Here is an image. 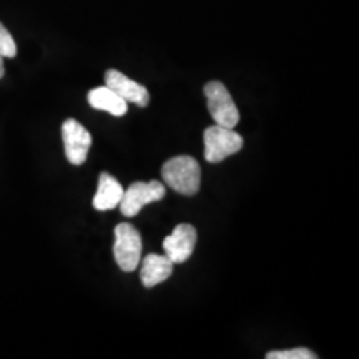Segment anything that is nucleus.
Returning <instances> with one entry per match:
<instances>
[{"instance_id": "nucleus-1", "label": "nucleus", "mask_w": 359, "mask_h": 359, "mask_svg": "<svg viewBox=\"0 0 359 359\" xmlns=\"http://www.w3.org/2000/svg\"><path fill=\"white\" fill-rule=\"evenodd\" d=\"M161 177L165 183L180 195L193 196L200 190L201 168L193 156L180 155L165 161Z\"/></svg>"}, {"instance_id": "nucleus-2", "label": "nucleus", "mask_w": 359, "mask_h": 359, "mask_svg": "<svg viewBox=\"0 0 359 359\" xmlns=\"http://www.w3.org/2000/svg\"><path fill=\"white\" fill-rule=\"evenodd\" d=\"M205 142V160L210 163H219L228 156L238 154L243 147V138L233 128L213 125L203 133Z\"/></svg>"}, {"instance_id": "nucleus-3", "label": "nucleus", "mask_w": 359, "mask_h": 359, "mask_svg": "<svg viewBox=\"0 0 359 359\" xmlns=\"http://www.w3.org/2000/svg\"><path fill=\"white\" fill-rule=\"evenodd\" d=\"M114 257L122 271L130 273L137 269L142 258V236L133 224H116Z\"/></svg>"}, {"instance_id": "nucleus-4", "label": "nucleus", "mask_w": 359, "mask_h": 359, "mask_svg": "<svg viewBox=\"0 0 359 359\" xmlns=\"http://www.w3.org/2000/svg\"><path fill=\"white\" fill-rule=\"evenodd\" d=\"M210 114L215 123L226 128H235L240 122V111H238L235 100L222 82H208L203 87Z\"/></svg>"}, {"instance_id": "nucleus-5", "label": "nucleus", "mask_w": 359, "mask_h": 359, "mask_svg": "<svg viewBox=\"0 0 359 359\" xmlns=\"http://www.w3.org/2000/svg\"><path fill=\"white\" fill-rule=\"evenodd\" d=\"M165 185L156 182H135L127 190H123L122 201H120V212L123 217L132 218L135 215L140 213V210L148 203L160 201L165 196Z\"/></svg>"}, {"instance_id": "nucleus-6", "label": "nucleus", "mask_w": 359, "mask_h": 359, "mask_svg": "<svg viewBox=\"0 0 359 359\" xmlns=\"http://www.w3.org/2000/svg\"><path fill=\"white\" fill-rule=\"evenodd\" d=\"M62 138H64L65 156L75 167H80L87 161L92 135L77 120L69 118L62 125Z\"/></svg>"}, {"instance_id": "nucleus-7", "label": "nucleus", "mask_w": 359, "mask_h": 359, "mask_svg": "<svg viewBox=\"0 0 359 359\" xmlns=\"http://www.w3.org/2000/svg\"><path fill=\"white\" fill-rule=\"evenodd\" d=\"M196 245V230L193 224L182 223L175 226L173 233L163 240L165 257L173 264L190 259Z\"/></svg>"}, {"instance_id": "nucleus-8", "label": "nucleus", "mask_w": 359, "mask_h": 359, "mask_svg": "<svg viewBox=\"0 0 359 359\" xmlns=\"http://www.w3.org/2000/svg\"><path fill=\"white\" fill-rule=\"evenodd\" d=\"M105 85L110 87L118 97H122L125 102L135 103L138 107H147L150 103V93L142 83L128 79L127 75L118 70H107Z\"/></svg>"}, {"instance_id": "nucleus-9", "label": "nucleus", "mask_w": 359, "mask_h": 359, "mask_svg": "<svg viewBox=\"0 0 359 359\" xmlns=\"http://www.w3.org/2000/svg\"><path fill=\"white\" fill-rule=\"evenodd\" d=\"M123 196V187L110 173H100L98 177V188L93 196V208L98 212H109L120 205Z\"/></svg>"}, {"instance_id": "nucleus-10", "label": "nucleus", "mask_w": 359, "mask_h": 359, "mask_svg": "<svg viewBox=\"0 0 359 359\" xmlns=\"http://www.w3.org/2000/svg\"><path fill=\"white\" fill-rule=\"evenodd\" d=\"M172 273L173 263L167 257L151 253L142 259L140 280L145 288H154V286L160 285V283L167 281L172 276Z\"/></svg>"}, {"instance_id": "nucleus-11", "label": "nucleus", "mask_w": 359, "mask_h": 359, "mask_svg": "<svg viewBox=\"0 0 359 359\" xmlns=\"http://www.w3.org/2000/svg\"><path fill=\"white\" fill-rule=\"evenodd\" d=\"M88 103L92 109L109 111L114 116H123L128 111V103L118 97L110 87H95L88 92Z\"/></svg>"}, {"instance_id": "nucleus-12", "label": "nucleus", "mask_w": 359, "mask_h": 359, "mask_svg": "<svg viewBox=\"0 0 359 359\" xmlns=\"http://www.w3.org/2000/svg\"><path fill=\"white\" fill-rule=\"evenodd\" d=\"M318 354L309 351L306 348L286 349V351H269L266 359H316Z\"/></svg>"}, {"instance_id": "nucleus-13", "label": "nucleus", "mask_w": 359, "mask_h": 359, "mask_svg": "<svg viewBox=\"0 0 359 359\" xmlns=\"http://www.w3.org/2000/svg\"><path fill=\"white\" fill-rule=\"evenodd\" d=\"M17 55V45L11 32L0 24V57L2 58H13Z\"/></svg>"}, {"instance_id": "nucleus-14", "label": "nucleus", "mask_w": 359, "mask_h": 359, "mask_svg": "<svg viewBox=\"0 0 359 359\" xmlns=\"http://www.w3.org/2000/svg\"><path fill=\"white\" fill-rule=\"evenodd\" d=\"M4 74H6V69H4V58L0 57V79L4 77Z\"/></svg>"}]
</instances>
